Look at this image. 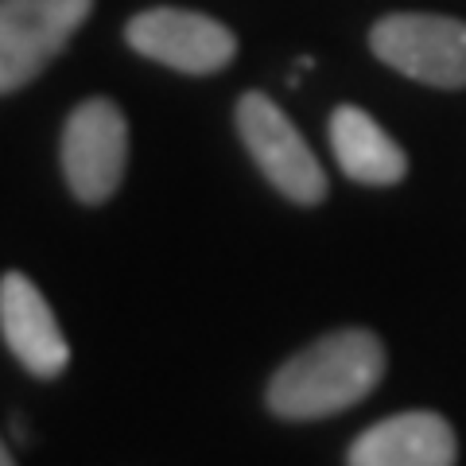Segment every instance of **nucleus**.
I'll list each match as a JSON object with an SVG mask.
<instances>
[{"instance_id": "5", "label": "nucleus", "mask_w": 466, "mask_h": 466, "mask_svg": "<svg viewBox=\"0 0 466 466\" xmlns=\"http://www.w3.org/2000/svg\"><path fill=\"white\" fill-rule=\"evenodd\" d=\"M128 164V125L109 97H90L66 116L63 175L78 202H106L116 195Z\"/></svg>"}, {"instance_id": "2", "label": "nucleus", "mask_w": 466, "mask_h": 466, "mask_svg": "<svg viewBox=\"0 0 466 466\" xmlns=\"http://www.w3.org/2000/svg\"><path fill=\"white\" fill-rule=\"evenodd\" d=\"M370 47L385 66L440 90L466 86V24L431 12H392L377 20Z\"/></svg>"}, {"instance_id": "6", "label": "nucleus", "mask_w": 466, "mask_h": 466, "mask_svg": "<svg viewBox=\"0 0 466 466\" xmlns=\"http://www.w3.org/2000/svg\"><path fill=\"white\" fill-rule=\"evenodd\" d=\"M125 39L137 55L179 75H218L238 55V35L222 20L187 8H148L128 20Z\"/></svg>"}, {"instance_id": "8", "label": "nucleus", "mask_w": 466, "mask_h": 466, "mask_svg": "<svg viewBox=\"0 0 466 466\" xmlns=\"http://www.w3.org/2000/svg\"><path fill=\"white\" fill-rule=\"evenodd\" d=\"M455 431L440 412H400L361 431L346 466H455Z\"/></svg>"}, {"instance_id": "9", "label": "nucleus", "mask_w": 466, "mask_h": 466, "mask_svg": "<svg viewBox=\"0 0 466 466\" xmlns=\"http://www.w3.org/2000/svg\"><path fill=\"white\" fill-rule=\"evenodd\" d=\"M330 148L339 167L354 183L366 187H392L408 175V156L366 109L339 106L330 116Z\"/></svg>"}, {"instance_id": "4", "label": "nucleus", "mask_w": 466, "mask_h": 466, "mask_svg": "<svg viewBox=\"0 0 466 466\" xmlns=\"http://www.w3.org/2000/svg\"><path fill=\"white\" fill-rule=\"evenodd\" d=\"M90 8L94 0H0V94L39 78Z\"/></svg>"}, {"instance_id": "3", "label": "nucleus", "mask_w": 466, "mask_h": 466, "mask_svg": "<svg viewBox=\"0 0 466 466\" xmlns=\"http://www.w3.org/2000/svg\"><path fill=\"white\" fill-rule=\"evenodd\" d=\"M238 133L245 148L265 171V179L284 198L299 202V207H315L327 195V175L323 164L291 125V116L276 106L268 94H245L238 101Z\"/></svg>"}, {"instance_id": "7", "label": "nucleus", "mask_w": 466, "mask_h": 466, "mask_svg": "<svg viewBox=\"0 0 466 466\" xmlns=\"http://www.w3.org/2000/svg\"><path fill=\"white\" fill-rule=\"evenodd\" d=\"M0 330H5L8 350L32 377L51 381L70 366L63 327H58L51 303L43 299V291L24 272H5L0 280Z\"/></svg>"}, {"instance_id": "1", "label": "nucleus", "mask_w": 466, "mask_h": 466, "mask_svg": "<svg viewBox=\"0 0 466 466\" xmlns=\"http://www.w3.org/2000/svg\"><path fill=\"white\" fill-rule=\"evenodd\" d=\"M381 377L385 346L373 330H334L272 373L268 408L280 420H323L366 400Z\"/></svg>"}, {"instance_id": "10", "label": "nucleus", "mask_w": 466, "mask_h": 466, "mask_svg": "<svg viewBox=\"0 0 466 466\" xmlns=\"http://www.w3.org/2000/svg\"><path fill=\"white\" fill-rule=\"evenodd\" d=\"M0 466H16V459H12V451L5 447V440H0Z\"/></svg>"}]
</instances>
